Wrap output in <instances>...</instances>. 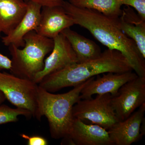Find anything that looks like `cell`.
Listing matches in <instances>:
<instances>
[{"mask_svg":"<svg viewBox=\"0 0 145 145\" xmlns=\"http://www.w3.org/2000/svg\"><path fill=\"white\" fill-rule=\"evenodd\" d=\"M95 77L73 87L66 93L54 94L39 86L37 93V111L35 118L40 121L42 116L47 119L52 138L66 137L72 126L74 117L72 108L81 100V90Z\"/></svg>","mask_w":145,"mask_h":145,"instance_id":"3957f363","label":"cell"},{"mask_svg":"<svg viewBox=\"0 0 145 145\" xmlns=\"http://www.w3.org/2000/svg\"><path fill=\"white\" fill-rule=\"evenodd\" d=\"M126 119L119 121L108 130L114 145H130L141 140L140 127L144 119L145 103Z\"/></svg>","mask_w":145,"mask_h":145,"instance_id":"8fae6325","label":"cell"},{"mask_svg":"<svg viewBox=\"0 0 145 145\" xmlns=\"http://www.w3.org/2000/svg\"><path fill=\"white\" fill-rule=\"evenodd\" d=\"M122 4L134 8L145 20V0H121Z\"/></svg>","mask_w":145,"mask_h":145,"instance_id":"d6986e66","label":"cell"},{"mask_svg":"<svg viewBox=\"0 0 145 145\" xmlns=\"http://www.w3.org/2000/svg\"><path fill=\"white\" fill-rule=\"evenodd\" d=\"M54 46L44 60L43 69L34 77L33 81L39 84L46 75L78 62V58L69 42L61 33L53 39Z\"/></svg>","mask_w":145,"mask_h":145,"instance_id":"9c48e42d","label":"cell"},{"mask_svg":"<svg viewBox=\"0 0 145 145\" xmlns=\"http://www.w3.org/2000/svg\"><path fill=\"white\" fill-rule=\"evenodd\" d=\"M133 71L115 73L107 72L102 77L93 78L81 90V99H90L94 94L109 93L112 96L118 93L120 88L127 82L138 77Z\"/></svg>","mask_w":145,"mask_h":145,"instance_id":"30bf717a","label":"cell"},{"mask_svg":"<svg viewBox=\"0 0 145 145\" xmlns=\"http://www.w3.org/2000/svg\"><path fill=\"white\" fill-rule=\"evenodd\" d=\"M120 29L136 44L142 57L145 59V20L132 7L126 6L117 19Z\"/></svg>","mask_w":145,"mask_h":145,"instance_id":"5bb4252c","label":"cell"},{"mask_svg":"<svg viewBox=\"0 0 145 145\" xmlns=\"http://www.w3.org/2000/svg\"><path fill=\"white\" fill-rule=\"evenodd\" d=\"M22 49L10 45L8 49L12 57L11 73L20 78L33 81L43 69L45 57L54 46L53 39L38 34L35 30L29 32L24 38Z\"/></svg>","mask_w":145,"mask_h":145,"instance_id":"277c9868","label":"cell"},{"mask_svg":"<svg viewBox=\"0 0 145 145\" xmlns=\"http://www.w3.org/2000/svg\"><path fill=\"white\" fill-rule=\"evenodd\" d=\"M39 85L33 81L0 71V91L16 107L25 109L35 117Z\"/></svg>","mask_w":145,"mask_h":145,"instance_id":"5b68a950","label":"cell"},{"mask_svg":"<svg viewBox=\"0 0 145 145\" xmlns=\"http://www.w3.org/2000/svg\"><path fill=\"white\" fill-rule=\"evenodd\" d=\"M74 25L72 18L62 6L42 7L40 20L36 31L41 36L53 39Z\"/></svg>","mask_w":145,"mask_h":145,"instance_id":"7c38bea8","label":"cell"},{"mask_svg":"<svg viewBox=\"0 0 145 145\" xmlns=\"http://www.w3.org/2000/svg\"><path fill=\"white\" fill-rule=\"evenodd\" d=\"M29 1H30V0H24L26 2Z\"/></svg>","mask_w":145,"mask_h":145,"instance_id":"cb8c5ba5","label":"cell"},{"mask_svg":"<svg viewBox=\"0 0 145 145\" xmlns=\"http://www.w3.org/2000/svg\"><path fill=\"white\" fill-rule=\"evenodd\" d=\"M61 144L72 145H114L108 131L99 125L87 124L74 118L66 137L63 138Z\"/></svg>","mask_w":145,"mask_h":145,"instance_id":"ba28073f","label":"cell"},{"mask_svg":"<svg viewBox=\"0 0 145 145\" xmlns=\"http://www.w3.org/2000/svg\"><path fill=\"white\" fill-rule=\"evenodd\" d=\"M22 115L27 118L32 116L30 111L25 109L12 108L5 105H0V125L18 121V116Z\"/></svg>","mask_w":145,"mask_h":145,"instance_id":"ac0fdd59","label":"cell"},{"mask_svg":"<svg viewBox=\"0 0 145 145\" xmlns=\"http://www.w3.org/2000/svg\"><path fill=\"white\" fill-rule=\"evenodd\" d=\"M22 138L27 141L28 145H47L48 144L47 140L40 136H29L26 134H20Z\"/></svg>","mask_w":145,"mask_h":145,"instance_id":"ffe728a7","label":"cell"},{"mask_svg":"<svg viewBox=\"0 0 145 145\" xmlns=\"http://www.w3.org/2000/svg\"><path fill=\"white\" fill-rule=\"evenodd\" d=\"M61 33L69 42L79 63L97 58L102 52L100 47L94 42L73 31L70 27L65 29Z\"/></svg>","mask_w":145,"mask_h":145,"instance_id":"2e32d148","label":"cell"},{"mask_svg":"<svg viewBox=\"0 0 145 145\" xmlns=\"http://www.w3.org/2000/svg\"><path fill=\"white\" fill-rule=\"evenodd\" d=\"M40 5L42 7L61 6L64 0H32Z\"/></svg>","mask_w":145,"mask_h":145,"instance_id":"7402d4cb","label":"cell"},{"mask_svg":"<svg viewBox=\"0 0 145 145\" xmlns=\"http://www.w3.org/2000/svg\"><path fill=\"white\" fill-rule=\"evenodd\" d=\"M68 2L78 8L96 10L114 19L119 18L122 12L121 0H69Z\"/></svg>","mask_w":145,"mask_h":145,"instance_id":"e0dca14e","label":"cell"},{"mask_svg":"<svg viewBox=\"0 0 145 145\" xmlns=\"http://www.w3.org/2000/svg\"><path fill=\"white\" fill-rule=\"evenodd\" d=\"M6 98L3 93L0 91V105L2 104L5 101Z\"/></svg>","mask_w":145,"mask_h":145,"instance_id":"603a6c76","label":"cell"},{"mask_svg":"<svg viewBox=\"0 0 145 145\" xmlns=\"http://www.w3.org/2000/svg\"><path fill=\"white\" fill-rule=\"evenodd\" d=\"M12 67V61L8 57L0 53V71L4 69L10 70Z\"/></svg>","mask_w":145,"mask_h":145,"instance_id":"44dd1931","label":"cell"},{"mask_svg":"<svg viewBox=\"0 0 145 145\" xmlns=\"http://www.w3.org/2000/svg\"><path fill=\"white\" fill-rule=\"evenodd\" d=\"M131 71H133L132 67L121 53L108 49L97 58L72 64L46 75L39 85L52 93L65 88L75 87L100 74Z\"/></svg>","mask_w":145,"mask_h":145,"instance_id":"7a4b0ae2","label":"cell"},{"mask_svg":"<svg viewBox=\"0 0 145 145\" xmlns=\"http://www.w3.org/2000/svg\"><path fill=\"white\" fill-rule=\"evenodd\" d=\"M61 6L72 18L74 24L87 29L108 49L121 53L137 75L145 77V59L140 54L135 42L119 27L117 19L92 9L78 8L68 1H64Z\"/></svg>","mask_w":145,"mask_h":145,"instance_id":"6da1fadb","label":"cell"},{"mask_svg":"<svg viewBox=\"0 0 145 145\" xmlns=\"http://www.w3.org/2000/svg\"><path fill=\"white\" fill-rule=\"evenodd\" d=\"M26 3V12L18 25L10 33L2 38L3 43L6 46L13 45L18 47H23L24 36L30 31H36L39 26L42 6L32 0Z\"/></svg>","mask_w":145,"mask_h":145,"instance_id":"4fadbf2b","label":"cell"},{"mask_svg":"<svg viewBox=\"0 0 145 145\" xmlns=\"http://www.w3.org/2000/svg\"><path fill=\"white\" fill-rule=\"evenodd\" d=\"M24 0H0V36L5 35L15 28L26 11Z\"/></svg>","mask_w":145,"mask_h":145,"instance_id":"9a60e30c","label":"cell"},{"mask_svg":"<svg viewBox=\"0 0 145 145\" xmlns=\"http://www.w3.org/2000/svg\"><path fill=\"white\" fill-rule=\"evenodd\" d=\"M111 103L119 121L126 119L145 103V77L138 76L125 83L112 97Z\"/></svg>","mask_w":145,"mask_h":145,"instance_id":"52a82bcc","label":"cell"},{"mask_svg":"<svg viewBox=\"0 0 145 145\" xmlns=\"http://www.w3.org/2000/svg\"><path fill=\"white\" fill-rule=\"evenodd\" d=\"M112 97L106 93L97 95L94 99H81L72 108L73 117L108 130L119 121L112 106Z\"/></svg>","mask_w":145,"mask_h":145,"instance_id":"8992f818","label":"cell"}]
</instances>
